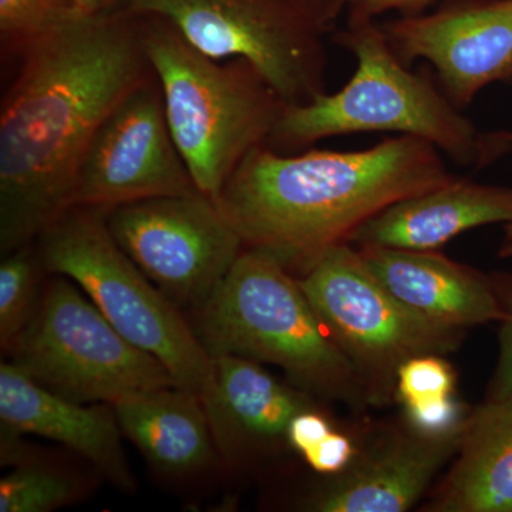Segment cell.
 Masks as SVG:
<instances>
[{"mask_svg":"<svg viewBox=\"0 0 512 512\" xmlns=\"http://www.w3.org/2000/svg\"><path fill=\"white\" fill-rule=\"evenodd\" d=\"M0 111V252L35 244L69 210L101 124L154 76L143 16L72 10L19 57Z\"/></svg>","mask_w":512,"mask_h":512,"instance_id":"1","label":"cell"},{"mask_svg":"<svg viewBox=\"0 0 512 512\" xmlns=\"http://www.w3.org/2000/svg\"><path fill=\"white\" fill-rule=\"evenodd\" d=\"M451 178L443 153L416 137L302 154L264 144L242 160L215 202L245 249L301 276L390 205Z\"/></svg>","mask_w":512,"mask_h":512,"instance_id":"2","label":"cell"},{"mask_svg":"<svg viewBox=\"0 0 512 512\" xmlns=\"http://www.w3.org/2000/svg\"><path fill=\"white\" fill-rule=\"evenodd\" d=\"M335 42L355 57L352 79L339 92L319 94L305 104H286L265 146L288 153L323 138L396 133L433 144L454 163H480L483 134L440 86L407 69L382 23L348 20Z\"/></svg>","mask_w":512,"mask_h":512,"instance_id":"3","label":"cell"},{"mask_svg":"<svg viewBox=\"0 0 512 512\" xmlns=\"http://www.w3.org/2000/svg\"><path fill=\"white\" fill-rule=\"evenodd\" d=\"M140 15L171 136L198 190L217 201L242 160L271 136L285 100L247 59H212L167 20Z\"/></svg>","mask_w":512,"mask_h":512,"instance_id":"4","label":"cell"},{"mask_svg":"<svg viewBox=\"0 0 512 512\" xmlns=\"http://www.w3.org/2000/svg\"><path fill=\"white\" fill-rule=\"evenodd\" d=\"M194 328L210 356L281 367L306 392L367 403L352 363L316 315L299 279L262 252L244 249Z\"/></svg>","mask_w":512,"mask_h":512,"instance_id":"5","label":"cell"},{"mask_svg":"<svg viewBox=\"0 0 512 512\" xmlns=\"http://www.w3.org/2000/svg\"><path fill=\"white\" fill-rule=\"evenodd\" d=\"M107 211L70 207L36 239L40 266L74 282L137 348L157 357L177 386L202 396L212 357L178 306L120 248Z\"/></svg>","mask_w":512,"mask_h":512,"instance_id":"6","label":"cell"},{"mask_svg":"<svg viewBox=\"0 0 512 512\" xmlns=\"http://www.w3.org/2000/svg\"><path fill=\"white\" fill-rule=\"evenodd\" d=\"M55 276L10 346V363L50 392L86 404L177 386L167 367L124 338L79 286Z\"/></svg>","mask_w":512,"mask_h":512,"instance_id":"7","label":"cell"},{"mask_svg":"<svg viewBox=\"0 0 512 512\" xmlns=\"http://www.w3.org/2000/svg\"><path fill=\"white\" fill-rule=\"evenodd\" d=\"M298 279L316 315L352 363L367 403L392 402L397 375L407 360L448 355L463 340V330L423 319L390 295L352 244L329 249Z\"/></svg>","mask_w":512,"mask_h":512,"instance_id":"8","label":"cell"},{"mask_svg":"<svg viewBox=\"0 0 512 512\" xmlns=\"http://www.w3.org/2000/svg\"><path fill=\"white\" fill-rule=\"evenodd\" d=\"M167 20L204 55L247 59L288 106L325 93L326 33L285 0H121Z\"/></svg>","mask_w":512,"mask_h":512,"instance_id":"9","label":"cell"},{"mask_svg":"<svg viewBox=\"0 0 512 512\" xmlns=\"http://www.w3.org/2000/svg\"><path fill=\"white\" fill-rule=\"evenodd\" d=\"M107 225L168 299L194 311L210 299L245 249L217 202L201 191L111 208Z\"/></svg>","mask_w":512,"mask_h":512,"instance_id":"10","label":"cell"},{"mask_svg":"<svg viewBox=\"0 0 512 512\" xmlns=\"http://www.w3.org/2000/svg\"><path fill=\"white\" fill-rule=\"evenodd\" d=\"M197 191L171 136L163 92L154 74L101 124L80 161L70 207L111 210Z\"/></svg>","mask_w":512,"mask_h":512,"instance_id":"11","label":"cell"},{"mask_svg":"<svg viewBox=\"0 0 512 512\" xmlns=\"http://www.w3.org/2000/svg\"><path fill=\"white\" fill-rule=\"evenodd\" d=\"M404 63L427 60L463 110L494 83H512V0H450L434 12L382 23Z\"/></svg>","mask_w":512,"mask_h":512,"instance_id":"12","label":"cell"},{"mask_svg":"<svg viewBox=\"0 0 512 512\" xmlns=\"http://www.w3.org/2000/svg\"><path fill=\"white\" fill-rule=\"evenodd\" d=\"M466 423L447 434L421 433L409 424L376 441L343 473L306 500L316 512L409 511L454 460Z\"/></svg>","mask_w":512,"mask_h":512,"instance_id":"13","label":"cell"},{"mask_svg":"<svg viewBox=\"0 0 512 512\" xmlns=\"http://www.w3.org/2000/svg\"><path fill=\"white\" fill-rule=\"evenodd\" d=\"M0 420L6 436L35 434L63 444L93 464L110 483L134 488L113 406L73 402L40 386L10 362L0 365Z\"/></svg>","mask_w":512,"mask_h":512,"instance_id":"14","label":"cell"},{"mask_svg":"<svg viewBox=\"0 0 512 512\" xmlns=\"http://www.w3.org/2000/svg\"><path fill=\"white\" fill-rule=\"evenodd\" d=\"M357 249L383 288L423 319L464 330L503 318L490 274L451 261L439 251Z\"/></svg>","mask_w":512,"mask_h":512,"instance_id":"15","label":"cell"},{"mask_svg":"<svg viewBox=\"0 0 512 512\" xmlns=\"http://www.w3.org/2000/svg\"><path fill=\"white\" fill-rule=\"evenodd\" d=\"M211 357V382L201 399L222 456L239 460L251 451L288 443L293 417L313 409L305 392L278 382L247 357Z\"/></svg>","mask_w":512,"mask_h":512,"instance_id":"16","label":"cell"},{"mask_svg":"<svg viewBox=\"0 0 512 512\" xmlns=\"http://www.w3.org/2000/svg\"><path fill=\"white\" fill-rule=\"evenodd\" d=\"M511 221L512 188L454 177L390 205L357 229L349 244L439 251L470 229Z\"/></svg>","mask_w":512,"mask_h":512,"instance_id":"17","label":"cell"},{"mask_svg":"<svg viewBox=\"0 0 512 512\" xmlns=\"http://www.w3.org/2000/svg\"><path fill=\"white\" fill-rule=\"evenodd\" d=\"M123 434L164 474L188 476L217 460V444L200 394L165 386L111 404Z\"/></svg>","mask_w":512,"mask_h":512,"instance_id":"18","label":"cell"},{"mask_svg":"<svg viewBox=\"0 0 512 512\" xmlns=\"http://www.w3.org/2000/svg\"><path fill=\"white\" fill-rule=\"evenodd\" d=\"M423 511L512 512V397L468 413L453 467Z\"/></svg>","mask_w":512,"mask_h":512,"instance_id":"19","label":"cell"},{"mask_svg":"<svg viewBox=\"0 0 512 512\" xmlns=\"http://www.w3.org/2000/svg\"><path fill=\"white\" fill-rule=\"evenodd\" d=\"M43 271L36 245L3 255L0 265V343L9 350L37 306V274Z\"/></svg>","mask_w":512,"mask_h":512,"instance_id":"20","label":"cell"},{"mask_svg":"<svg viewBox=\"0 0 512 512\" xmlns=\"http://www.w3.org/2000/svg\"><path fill=\"white\" fill-rule=\"evenodd\" d=\"M82 494L77 481L60 471L22 464L0 481V512H50Z\"/></svg>","mask_w":512,"mask_h":512,"instance_id":"21","label":"cell"},{"mask_svg":"<svg viewBox=\"0 0 512 512\" xmlns=\"http://www.w3.org/2000/svg\"><path fill=\"white\" fill-rule=\"evenodd\" d=\"M73 8L69 0H0L2 57H20Z\"/></svg>","mask_w":512,"mask_h":512,"instance_id":"22","label":"cell"},{"mask_svg":"<svg viewBox=\"0 0 512 512\" xmlns=\"http://www.w3.org/2000/svg\"><path fill=\"white\" fill-rule=\"evenodd\" d=\"M456 375L440 355H424L407 360L397 375L396 399L404 407L434 402L454 396Z\"/></svg>","mask_w":512,"mask_h":512,"instance_id":"23","label":"cell"},{"mask_svg":"<svg viewBox=\"0 0 512 512\" xmlns=\"http://www.w3.org/2000/svg\"><path fill=\"white\" fill-rule=\"evenodd\" d=\"M490 278L503 318L498 322L500 353L485 400H503L512 397V274L491 272Z\"/></svg>","mask_w":512,"mask_h":512,"instance_id":"24","label":"cell"},{"mask_svg":"<svg viewBox=\"0 0 512 512\" xmlns=\"http://www.w3.org/2000/svg\"><path fill=\"white\" fill-rule=\"evenodd\" d=\"M404 416H406V423L413 429L439 436V434L460 429L466 423L468 413L464 412L461 403L451 396L434 400V402L404 407Z\"/></svg>","mask_w":512,"mask_h":512,"instance_id":"25","label":"cell"},{"mask_svg":"<svg viewBox=\"0 0 512 512\" xmlns=\"http://www.w3.org/2000/svg\"><path fill=\"white\" fill-rule=\"evenodd\" d=\"M356 454L349 436L332 431L315 447L306 451L303 458L316 473L338 476L353 463Z\"/></svg>","mask_w":512,"mask_h":512,"instance_id":"26","label":"cell"},{"mask_svg":"<svg viewBox=\"0 0 512 512\" xmlns=\"http://www.w3.org/2000/svg\"><path fill=\"white\" fill-rule=\"evenodd\" d=\"M332 431L329 420L323 414L316 412L313 407L293 417L288 429V444L292 450L298 451L303 456Z\"/></svg>","mask_w":512,"mask_h":512,"instance_id":"27","label":"cell"},{"mask_svg":"<svg viewBox=\"0 0 512 512\" xmlns=\"http://www.w3.org/2000/svg\"><path fill=\"white\" fill-rule=\"evenodd\" d=\"M436 0H349L348 20H376L386 13L400 16L419 15L426 12Z\"/></svg>","mask_w":512,"mask_h":512,"instance_id":"28","label":"cell"},{"mask_svg":"<svg viewBox=\"0 0 512 512\" xmlns=\"http://www.w3.org/2000/svg\"><path fill=\"white\" fill-rule=\"evenodd\" d=\"M293 9L311 20L323 33L335 30L336 23L348 12L349 0H285Z\"/></svg>","mask_w":512,"mask_h":512,"instance_id":"29","label":"cell"},{"mask_svg":"<svg viewBox=\"0 0 512 512\" xmlns=\"http://www.w3.org/2000/svg\"><path fill=\"white\" fill-rule=\"evenodd\" d=\"M512 151V131H493L481 137L480 167Z\"/></svg>","mask_w":512,"mask_h":512,"instance_id":"30","label":"cell"},{"mask_svg":"<svg viewBox=\"0 0 512 512\" xmlns=\"http://www.w3.org/2000/svg\"><path fill=\"white\" fill-rule=\"evenodd\" d=\"M69 3L77 12L96 15V13L119 9L121 0H69Z\"/></svg>","mask_w":512,"mask_h":512,"instance_id":"31","label":"cell"},{"mask_svg":"<svg viewBox=\"0 0 512 512\" xmlns=\"http://www.w3.org/2000/svg\"><path fill=\"white\" fill-rule=\"evenodd\" d=\"M500 258H511L512 256V221L507 222L504 227V237L498 249Z\"/></svg>","mask_w":512,"mask_h":512,"instance_id":"32","label":"cell"}]
</instances>
